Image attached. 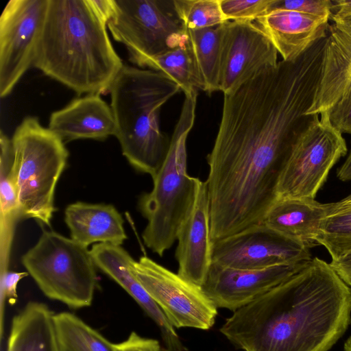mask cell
Wrapping results in <instances>:
<instances>
[{
    "mask_svg": "<svg viewBox=\"0 0 351 351\" xmlns=\"http://www.w3.org/2000/svg\"><path fill=\"white\" fill-rule=\"evenodd\" d=\"M330 265L341 279L350 274L351 250L342 254L338 258L332 260Z\"/></svg>",
    "mask_w": 351,
    "mask_h": 351,
    "instance_id": "35",
    "label": "cell"
},
{
    "mask_svg": "<svg viewBox=\"0 0 351 351\" xmlns=\"http://www.w3.org/2000/svg\"><path fill=\"white\" fill-rule=\"evenodd\" d=\"M332 14L340 17H351V0H332Z\"/></svg>",
    "mask_w": 351,
    "mask_h": 351,
    "instance_id": "36",
    "label": "cell"
},
{
    "mask_svg": "<svg viewBox=\"0 0 351 351\" xmlns=\"http://www.w3.org/2000/svg\"><path fill=\"white\" fill-rule=\"evenodd\" d=\"M54 315L45 304L28 302L12 319L7 351H60Z\"/></svg>",
    "mask_w": 351,
    "mask_h": 351,
    "instance_id": "22",
    "label": "cell"
},
{
    "mask_svg": "<svg viewBox=\"0 0 351 351\" xmlns=\"http://www.w3.org/2000/svg\"><path fill=\"white\" fill-rule=\"evenodd\" d=\"M330 204L331 208L329 215H331L334 213L340 211L343 209L350 207L351 206V194L345 197L344 199L340 200L339 202Z\"/></svg>",
    "mask_w": 351,
    "mask_h": 351,
    "instance_id": "38",
    "label": "cell"
},
{
    "mask_svg": "<svg viewBox=\"0 0 351 351\" xmlns=\"http://www.w3.org/2000/svg\"><path fill=\"white\" fill-rule=\"evenodd\" d=\"M344 351H351V337H350L344 344Z\"/></svg>",
    "mask_w": 351,
    "mask_h": 351,
    "instance_id": "39",
    "label": "cell"
},
{
    "mask_svg": "<svg viewBox=\"0 0 351 351\" xmlns=\"http://www.w3.org/2000/svg\"><path fill=\"white\" fill-rule=\"evenodd\" d=\"M337 177L341 181L351 180V150L344 163L338 169Z\"/></svg>",
    "mask_w": 351,
    "mask_h": 351,
    "instance_id": "37",
    "label": "cell"
},
{
    "mask_svg": "<svg viewBox=\"0 0 351 351\" xmlns=\"http://www.w3.org/2000/svg\"><path fill=\"white\" fill-rule=\"evenodd\" d=\"M190 47L202 90H219L222 25L200 29H187Z\"/></svg>",
    "mask_w": 351,
    "mask_h": 351,
    "instance_id": "24",
    "label": "cell"
},
{
    "mask_svg": "<svg viewBox=\"0 0 351 351\" xmlns=\"http://www.w3.org/2000/svg\"><path fill=\"white\" fill-rule=\"evenodd\" d=\"M351 322V289L315 257L234 311L220 332L244 351H328Z\"/></svg>",
    "mask_w": 351,
    "mask_h": 351,
    "instance_id": "2",
    "label": "cell"
},
{
    "mask_svg": "<svg viewBox=\"0 0 351 351\" xmlns=\"http://www.w3.org/2000/svg\"><path fill=\"white\" fill-rule=\"evenodd\" d=\"M64 221L71 238L86 247L95 243L121 245L128 238L123 217L112 204H71L65 209Z\"/></svg>",
    "mask_w": 351,
    "mask_h": 351,
    "instance_id": "21",
    "label": "cell"
},
{
    "mask_svg": "<svg viewBox=\"0 0 351 351\" xmlns=\"http://www.w3.org/2000/svg\"><path fill=\"white\" fill-rule=\"evenodd\" d=\"M114 12L108 22L113 38L124 45L129 60L141 66L188 40L174 0H114Z\"/></svg>",
    "mask_w": 351,
    "mask_h": 351,
    "instance_id": "8",
    "label": "cell"
},
{
    "mask_svg": "<svg viewBox=\"0 0 351 351\" xmlns=\"http://www.w3.org/2000/svg\"><path fill=\"white\" fill-rule=\"evenodd\" d=\"M48 0H11L0 17V97L33 66Z\"/></svg>",
    "mask_w": 351,
    "mask_h": 351,
    "instance_id": "11",
    "label": "cell"
},
{
    "mask_svg": "<svg viewBox=\"0 0 351 351\" xmlns=\"http://www.w3.org/2000/svg\"><path fill=\"white\" fill-rule=\"evenodd\" d=\"M88 0H48L33 66L79 95L104 94L123 66Z\"/></svg>",
    "mask_w": 351,
    "mask_h": 351,
    "instance_id": "3",
    "label": "cell"
},
{
    "mask_svg": "<svg viewBox=\"0 0 351 351\" xmlns=\"http://www.w3.org/2000/svg\"><path fill=\"white\" fill-rule=\"evenodd\" d=\"M132 271L174 328L213 327L217 308L201 287L146 256L134 262Z\"/></svg>",
    "mask_w": 351,
    "mask_h": 351,
    "instance_id": "10",
    "label": "cell"
},
{
    "mask_svg": "<svg viewBox=\"0 0 351 351\" xmlns=\"http://www.w3.org/2000/svg\"><path fill=\"white\" fill-rule=\"evenodd\" d=\"M114 346L115 351H167L157 340L143 337L135 332H132L125 341Z\"/></svg>",
    "mask_w": 351,
    "mask_h": 351,
    "instance_id": "33",
    "label": "cell"
},
{
    "mask_svg": "<svg viewBox=\"0 0 351 351\" xmlns=\"http://www.w3.org/2000/svg\"><path fill=\"white\" fill-rule=\"evenodd\" d=\"M278 53L256 23L228 21L223 24L219 90L229 94L276 66Z\"/></svg>",
    "mask_w": 351,
    "mask_h": 351,
    "instance_id": "13",
    "label": "cell"
},
{
    "mask_svg": "<svg viewBox=\"0 0 351 351\" xmlns=\"http://www.w3.org/2000/svg\"><path fill=\"white\" fill-rule=\"evenodd\" d=\"M165 74L123 65L109 93L114 135L123 155L136 170L154 178L169 151L170 141L160 128L162 106L180 91Z\"/></svg>",
    "mask_w": 351,
    "mask_h": 351,
    "instance_id": "4",
    "label": "cell"
},
{
    "mask_svg": "<svg viewBox=\"0 0 351 351\" xmlns=\"http://www.w3.org/2000/svg\"><path fill=\"white\" fill-rule=\"evenodd\" d=\"M178 274L201 287L212 264L210 204L206 182L195 179L193 204L177 233Z\"/></svg>",
    "mask_w": 351,
    "mask_h": 351,
    "instance_id": "15",
    "label": "cell"
},
{
    "mask_svg": "<svg viewBox=\"0 0 351 351\" xmlns=\"http://www.w3.org/2000/svg\"><path fill=\"white\" fill-rule=\"evenodd\" d=\"M347 151L342 134L327 112L314 115L293 146L277 184V198L313 199Z\"/></svg>",
    "mask_w": 351,
    "mask_h": 351,
    "instance_id": "9",
    "label": "cell"
},
{
    "mask_svg": "<svg viewBox=\"0 0 351 351\" xmlns=\"http://www.w3.org/2000/svg\"><path fill=\"white\" fill-rule=\"evenodd\" d=\"M327 114L333 127L340 133L351 134V84Z\"/></svg>",
    "mask_w": 351,
    "mask_h": 351,
    "instance_id": "32",
    "label": "cell"
},
{
    "mask_svg": "<svg viewBox=\"0 0 351 351\" xmlns=\"http://www.w3.org/2000/svg\"><path fill=\"white\" fill-rule=\"evenodd\" d=\"M29 275L27 271H8L0 276V318H1V337L3 330V313L5 299L10 304L16 303L17 300V285L19 282Z\"/></svg>",
    "mask_w": 351,
    "mask_h": 351,
    "instance_id": "31",
    "label": "cell"
},
{
    "mask_svg": "<svg viewBox=\"0 0 351 351\" xmlns=\"http://www.w3.org/2000/svg\"><path fill=\"white\" fill-rule=\"evenodd\" d=\"M330 208L331 204L314 199L277 198L263 223L309 249L319 245L317 237L322 221L330 214Z\"/></svg>",
    "mask_w": 351,
    "mask_h": 351,
    "instance_id": "20",
    "label": "cell"
},
{
    "mask_svg": "<svg viewBox=\"0 0 351 351\" xmlns=\"http://www.w3.org/2000/svg\"><path fill=\"white\" fill-rule=\"evenodd\" d=\"M0 208H1V274L8 271V263L14 231L23 219L15 185L12 165L14 150L12 139L0 132Z\"/></svg>",
    "mask_w": 351,
    "mask_h": 351,
    "instance_id": "23",
    "label": "cell"
},
{
    "mask_svg": "<svg viewBox=\"0 0 351 351\" xmlns=\"http://www.w3.org/2000/svg\"><path fill=\"white\" fill-rule=\"evenodd\" d=\"M174 4L186 29L210 28L229 21L223 14L220 0H174Z\"/></svg>",
    "mask_w": 351,
    "mask_h": 351,
    "instance_id": "28",
    "label": "cell"
},
{
    "mask_svg": "<svg viewBox=\"0 0 351 351\" xmlns=\"http://www.w3.org/2000/svg\"><path fill=\"white\" fill-rule=\"evenodd\" d=\"M95 12L106 25L112 17L115 3L114 0H88Z\"/></svg>",
    "mask_w": 351,
    "mask_h": 351,
    "instance_id": "34",
    "label": "cell"
},
{
    "mask_svg": "<svg viewBox=\"0 0 351 351\" xmlns=\"http://www.w3.org/2000/svg\"><path fill=\"white\" fill-rule=\"evenodd\" d=\"M12 173L23 218L51 226L54 195L69 151L64 141L36 117H25L12 137Z\"/></svg>",
    "mask_w": 351,
    "mask_h": 351,
    "instance_id": "6",
    "label": "cell"
},
{
    "mask_svg": "<svg viewBox=\"0 0 351 351\" xmlns=\"http://www.w3.org/2000/svg\"><path fill=\"white\" fill-rule=\"evenodd\" d=\"M21 263L47 298L73 308L91 304L98 278L88 247L45 230L22 256Z\"/></svg>",
    "mask_w": 351,
    "mask_h": 351,
    "instance_id": "7",
    "label": "cell"
},
{
    "mask_svg": "<svg viewBox=\"0 0 351 351\" xmlns=\"http://www.w3.org/2000/svg\"><path fill=\"white\" fill-rule=\"evenodd\" d=\"M323 51L317 42L224 95L206 181L210 208L219 216L244 225L263 221L293 146L314 117L306 112Z\"/></svg>",
    "mask_w": 351,
    "mask_h": 351,
    "instance_id": "1",
    "label": "cell"
},
{
    "mask_svg": "<svg viewBox=\"0 0 351 351\" xmlns=\"http://www.w3.org/2000/svg\"><path fill=\"white\" fill-rule=\"evenodd\" d=\"M330 19L307 13L273 10L258 19L257 25L282 58L293 60L327 36Z\"/></svg>",
    "mask_w": 351,
    "mask_h": 351,
    "instance_id": "18",
    "label": "cell"
},
{
    "mask_svg": "<svg viewBox=\"0 0 351 351\" xmlns=\"http://www.w3.org/2000/svg\"><path fill=\"white\" fill-rule=\"evenodd\" d=\"M332 8V0H274L271 10H293L330 19Z\"/></svg>",
    "mask_w": 351,
    "mask_h": 351,
    "instance_id": "30",
    "label": "cell"
},
{
    "mask_svg": "<svg viewBox=\"0 0 351 351\" xmlns=\"http://www.w3.org/2000/svg\"><path fill=\"white\" fill-rule=\"evenodd\" d=\"M319 80L306 115H320L339 101L351 84V17L331 14Z\"/></svg>",
    "mask_w": 351,
    "mask_h": 351,
    "instance_id": "16",
    "label": "cell"
},
{
    "mask_svg": "<svg viewBox=\"0 0 351 351\" xmlns=\"http://www.w3.org/2000/svg\"><path fill=\"white\" fill-rule=\"evenodd\" d=\"M141 67L160 72L176 83L184 95L202 90L189 38L178 47L147 59Z\"/></svg>",
    "mask_w": 351,
    "mask_h": 351,
    "instance_id": "25",
    "label": "cell"
},
{
    "mask_svg": "<svg viewBox=\"0 0 351 351\" xmlns=\"http://www.w3.org/2000/svg\"><path fill=\"white\" fill-rule=\"evenodd\" d=\"M311 259L309 249L263 222L213 241L212 263L232 268L261 269Z\"/></svg>",
    "mask_w": 351,
    "mask_h": 351,
    "instance_id": "12",
    "label": "cell"
},
{
    "mask_svg": "<svg viewBox=\"0 0 351 351\" xmlns=\"http://www.w3.org/2000/svg\"><path fill=\"white\" fill-rule=\"evenodd\" d=\"M197 91L184 95L166 158L152 178L153 189L142 194L138 208L147 223L144 244L160 256L176 241L179 228L193 204L195 179L187 173L186 140L195 117Z\"/></svg>",
    "mask_w": 351,
    "mask_h": 351,
    "instance_id": "5",
    "label": "cell"
},
{
    "mask_svg": "<svg viewBox=\"0 0 351 351\" xmlns=\"http://www.w3.org/2000/svg\"><path fill=\"white\" fill-rule=\"evenodd\" d=\"M317 242L326 247L332 260L351 250V206L322 220Z\"/></svg>",
    "mask_w": 351,
    "mask_h": 351,
    "instance_id": "27",
    "label": "cell"
},
{
    "mask_svg": "<svg viewBox=\"0 0 351 351\" xmlns=\"http://www.w3.org/2000/svg\"><path fill=\"white\" fill-rule=\"evenodd\" d=\"M48 128L63 141H103L114 135L115 122L110 106L100 95L88 94L53 112Z\"/></svg>",
    "mask_w": 351,
    "mask_h": 351,
    "instance_id": "19",
    "label": "cell"
},
{
    "mask_svg": "<svg viewBox=\"0 0 351 351\" xmlns=\"http://www.w3.org/2000/svg\"><path fill=\"white\" fill-rule=\"evenodd\" d=\"M93 261L104 274L120 285L159 328L167 351H185L174 327L150 297L132 271L135 260L121 245L95 243L90 250Z\"/></svg>",
    "mask_w": 351,
    "mask_h": 351,
    "instance_id": "17",
    "label": "cell"
},
{
    "mask_svg": "<svg viewBox=\"0 0 351 351\" xmlns=\"http://www.w3.org/2000/svg\"><path fill=\"white\" fill-rule=\"evenodd\" d=\"M54 324L60 351H115L114 343L73 313H55Z\"/></svg>",
    "mask_w": 351,
    "mask_h": 351,
    "instance_id": "26",
    "label": "cell"
},
{
    "mask_svg": "<svg viewBox=\"0 0 351 351\" xmlns=\"http://www.w3.org/2000/svg\"><path fill=\"white\" fill-rule=\"evenodd\" d=\"M274 0H220L221 10L229 21L253 22L271 10Z\"/></svg>",
    "mask_w": 351,
    "mask_h": 351,
    "instance_id": "29",
    "label": "cell"
},
{
    "mask_svg": "<svg viewBox=\"0 0 351 351\" xmlns=\"http://www.w3.org/2000/svg\"><path fill=\"white\" fill-rule=\"evenodd\" d=\"M308 262L261 269H237L212 263L201 288L217 308L234 312L289 278Z\"/></svg>",
    "mask_w": 351,
    "mask_h": 351,
    "instance_id": "14",
    "label": "cell"
}]
</instances>
